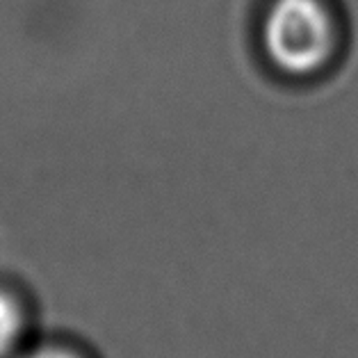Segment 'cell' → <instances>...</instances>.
I'll return each mask as SVG.
<instances>
[{
  "mask_svg": "<svg viewBox=\"0 0 358 358\" xmlns=\"http://www.w3.org/2000/svg\"><path fill=\"white\" fill-rule=\"evenodd\" d=\"M263 41L283 73H317L336 46L334 16L324 0H274L265 14Z\"/></svg>",
  "mask_w": 358,
  "mask_h": 358,
  "instance_id": "obj_1",
  "label": "cell"
},
{
  "mask_svg": "<svg viewBox=\"0 0 358 358\" xmlns=\"http://www.w3.org/2000/svg\"><path fill=\"white\" fill-rule=\"evenodd\" d=\"M21 310L10 294L0 292V356H5L21 336Z\"/></svg>",
  "mask_w": 358,
  "mask_h": 358,
  "instance_id": "obj_2",
  "label": "cell"
},
{
  "mask_svg": "<svg viewBox=\"0 0 358 358\" xmlns=\"http://www.w3.org/2000/svg\"><path fill=\"white\" fill-rule=\"evenodd\" d=\"M21 358H80V356H76L71 352H66V349H37V352H30V354H25Z\"/></svg>",
  "mask_w": 358,
  "mask_h": 358,
  "instance_id": "obj_3",
  "label": "cell"
}]
</instances>
